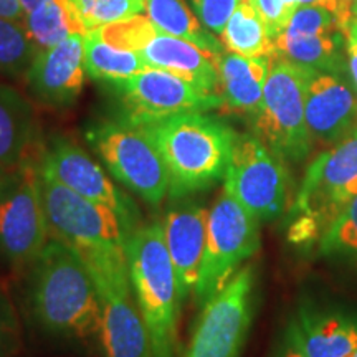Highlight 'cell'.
<instances>
[{
	"instance_id": "cell-14",
	"label": "cell",
	"mask_w": 357,
	"mask_h": 357,
	"mask_svg": "<svg viewBox=\"0 0 357 357\" xmlns=\"http://www.w3.org/2000/svg\"><path fill=\"white\" fill-rule=\"evenodd\" d=\"M40 164L58 182L93 202L113 208L124 223L136 231L141 225V212L128 194L111 181L100 164L78 144L56 136L43 147Z\"/></svg>"
},
{
	"instance_id": "cell-24",
	"label": "cell",
	"mask_w": 357,
	"mask_h": 357,
	"mask_svg": "<svg viewBox=\"0 0 357 357\" xmlns=\"http://www.w3.org/2000/svg\"><path fill=\"white\" fill-rule=\"evenodd\" d=\"M24 25L38 52L63 42L71 35L88 33L73 0H42L25 13Z\"/></svg>"
},
{
	"instance_id": "cell-22",
	"label": "cell",
	"mask_w": 357,
	"mask_h": 357,
	"mask_svg": "<svg viewBox=\"0 0 357 357\" xmlns=\"http://www.w3.org/2000/svg\"><path fill=\"white\" fill-rule=\"evenodd\" d=\"M346 33L342 30L316 35L281 32L275 38V56L316 71H347Z\"/></svg>"
},
{
	"instance_id": "cell-5",
	"label": "cell",
	"mask_w": 357,
	"mask_h": 357,
	"mask_svg": "<svg viewBox=\"0 0 357 357\" xmlns=\"http://www.w3.org/2000/svg\"><path fill=\"white\" fill-rule=\"evenodd\" d=\"M311 68L271 58L263 100L252 121L253 134L284 162L301 164L311 153L305 102Z\"/></svg>"
},
{
	"instance_id": "cell-10",
	"label": "cell",
	"mask_w": 357,
	"mask_h": 357,
	"mask_svg": "<svg viewBox=\"0 0 357 357\" xmlns=\"http://www.w3.org/2000/svg\"><path fill=\"white\" fill-rule=\"evenodd\" d=\"M356 195L357 129L312 159L288 212V222L307 223L321 238L329 223Z\"/></svg>"
},
{
	"instance_id": "cell-36",
	"label": "cell",
	"mask_w": 357,
	"mask_h": 357,
	"mask_svg": "<svg viewBox=\"0 0 357 357\" xmlns=\"http://www.w3.org/2000/svg\"><path fill=\"white\" fill-rule=\"evenodd\" d=\"M0 17L24 22L25 12L19 0H0Z\"/></svg>"
},
{
	"instance_id": "cell-34",
	"label": "cell",
	"mask_w": 357,
	"mask_h": 357,
	"mask_svg": "<svg viewBox=\"0 0 357 357\" xmlns=\"http://www.w3.org/2000/svg\"><path fill=\"white\" fill-rule=\"evenodd\" d=\"M298 3H300V6H318L328 8L329 12H333L334 15L337 17L339 24L342 25L344 32L347 22L354 17L352 15V7H354V3H352L351 0H298Z\"/></svg>"
},
{
	"instance_id": "cell-27",
	"label": "cell",
	"mask_w": 357,
	"mask_h": 357,
	"mask_svg": "<svg viewBox=\"0 0 357 357\" xmlns=\"http://www.w3.org/2000/svg\"><path fill=\"white\" fill-rule=\"evenodd\" d=\"M319 253L328 260L357 270V195L323 231Z\"/></svg>"
},
{
	"instance_id": "cell-15",
	"label": "cell",
	"mask_w": 357,
	"mask_h": 357,
	"mask_svg": "<svg viewBox=\"0 0 357 357\" xmlns=\"http://www.w3.org/2000/svg\"><path fill=\"white\" fill-rule=\"evenodd\" d=\"M305 114L312 142L326 149L357 129V91L347 71L312 70L306 84Z\"/></svg>"
},
{
	"instance_id": "cell-9",
	"label": "cell",
	"mask_w": 357,
	"mask_h": 357,
	"mask_svg": "<svg viewBox=\"0 0 357 357\" xmlns=\"http://www.w3.org/2000/svg\"><path fill=\"white\" fill-rule=\"evenodd\" d=\"M260 220L223 190L207 217V242L194 296L205 305L260 250Z\"/></svg>"
},
{
	"instance_id": "cell-45",
	"label": "cell",
	"mask_w": 357,
	"mask_h": 357,
	"mask_svg": "<svg viewBox=\"0 0 357 357\" xmlns=\"http://www.w3.org/2000/svg\"><path fill=\"white\" fill-rule=\"evenodd\" d=\"M247 2H255V0H247Z\"/></svg>"
},
{
	"instance_id": "cell-4",
	"label": "cell",
	"mask_w": 357,
	"mask_h": 357,
	"mask_svg": "<svg viewBox=\"0 0 357 357\" xmlns=\"http://www.w3.org/2000/svg\"><path fill=\"white\" fill-rule=\"evenodd\" d=\"M40 182L50 238L68 245L79 255H126L134 231L113 208L93 202L58 182L40 164Z\"/></svg>"
},
{
	"instance_id": "cell-39",
	"label": "cell",
	"mask_w": 357,
	"mask_h": 357,
	"mask_svg": "<svg viewBox=\"0 0 357 357\" xmlns=\"http://www.w3.org/2000/svg\"><path fill=\"white\" fill-rule=\"evenodd\" d=\"M19 2H20L22 8H24V12L29 13L30 10H32V8L37 7L38 3L42 2V0H19Z\"/></svg>"
},
{
	"instance_id": "cell-13",
	"label": "cell",
	"mask_w": 357,
	"mask_h": 357,
	"mask_svg": "<svg viewBox=\"0 0 357 357\" xmlns=\"http://www.w3.org/2000/svg\"><path fill=\"white\" fill-rule=\"evenodd\" d=\"M105 84L118 102L119 119L134 126L189 111L222 108L220 95L204 91L169 71L151 66L129 78Z\"/></svg>"
},
{
	"instance_id": "cell-28",
	"label": "cell",
	"mask_w": 357,
	"mask_h": 357,
	"mask_svg": "<svg viewBox=\"0 0 357 357\" xmlns=\"http://www.w3.org/2000/svg\"><path fill=\"white\" fill-rule=\"evenodd\" d=\"M38 50L24 22L0 17V75L22 77L26 73Z\"/></svg>"
},
{
	"instance_id": "cell-38",
	"label": "cell",
	"mask_w": 357,
	"mask_h": 357,
	"mask_svg": "<svg viewBox=\"0 0 357 357\" xmlns=\"http://www.w3.org/2000/svg\"><path fill=\"white\" fill-rule=\"evenodd\" d=\"M346 38L354 45H357V17H352V19L347 22Z\"/></svg>"
},
{
	"instance_id": "cell-26",
	"label": "cell",
	"mask_w": 357,
	"mask_h": 357,
	"mask_svg": "<svg viewBox=\"0 0 357 357\" xmlns=\"http://www.w3.org/2000/svg\"><path fill=\"white\" fill-rule=\"evenodd\" d=\"M147 63L139 52L119 50L102 42L89 30L84 35V70L95 82L109 83L124 79L146 70Z\"/></svg>"
},
{
	"instance_id": "cell-25",
	"label": "cell",
	"mask_w": 357,
	"mask_h": 357,
	"mask_svg": "<svg viewBox=\"0 0 357 357\" xmlns=\"http://www.w3.org/2000/svg\"><path fill=\"white\" fill-rule=\"evenodd\" d=\"M220 42L227 52L242 56H275V40L258 12L255 2L240 0L220 33Z\"/></svg>"
},
{
	"instance_id": "cell-32",
	"label": "cell",
	"mask_w": 357,
	"mask_h": 357,
	"mask_svg": "<svg viewBox=\"0 0 357 357\" xmlns=\"http://www.w3.org/2000/svg\"><path fill=\"white\" fill-rule=\"evenodd\" d=\"M22 346L19 316L10 296L0 288V357H15Z\"/></svg>"
},
{
	"instance_id": "cell-40",
	"label": "cell",
	"mask_w": 357,
	"mask_h": 357,
	"mask_svg": "<svg viewBox=\"0 0 357 357\" xmlns=\"http://www.w3.org/2000/svg\"><path fill=\"white\" fill-rule=\"evenodd\" d=\"M281 2H283V6H284V8H287V12L289 13V15H293V12L296 10L298 6H300V3H298V0H281Z\"/></svg>"
},
{
	"instance_id": "cell-43",
	"label": "cell",
	"mask_w": 357,
	"mask_h": 357,
	"mask_svg": "<svg viewBox=\"0 0 357 357\" xmlns=\"http://www.w3.org/2000/svg\"><path fill=\"white\" fill-rule=\"evenodd\" d=\"M349 357H357V349H356V351H354V352H352V354H351V356H349Z\"/></svg>"
},
{
	"instance_id": "cell-7",
	"label": "cell",
	"mask_w": 357,
	"mask_h": 357,
	"mask_svg": "<svg viewBox=\"0 0 357 357\" xmlns=\"http://www.w3.org/2000/svg\"><path fill=\"white\" fill-rule=\"evenodd\" d=\"M84 137L119 184L151 207L162 204L169 195L167 169L144 129L118 118L93 124Z\"/></svg>"
},
{
	"instance_id": "cell-33",
	"label": "cell",
	"mask_w": 357,
	"mask_h": 357,
	"mask_svg": "<svg viewBox=\"0 0 357 357\" xmlns=\"http://www.w3.org/2000/svg\"><path fill=\"white\" fill-rule=\"evenodd\" d=\"M205 29L220 35L240 0H185Z\"/></svg>"
},
{
	"instance_id": "cell-23",
	"label": "cell",
	"mask_w": 357,
	"mask_h": 357,
	"mask_svg": "<svg viewBox=\"0 0 357 357\" xmlns=\"http://www.w3.org/2000/svg\"><path fill=\"white\" fill-rule=\"evenodd\" d=\"M144 12L159 33L184 38L215 58L225 52L220 40L200 24L185 0H144Z\"/></svg>"
},
{
	"instance_id": "cell-18",
	"label": "cell",
	"mask_w": 357,
	"mask_h": 357,
	"mask_svg": "<svg viewBox=\"0 0 357 357\" xmlns=\"http://www.w3.org/2000/svg\"><path fill=\"white\" fill-rule=\"evenodd\" d=\"M289 328L310 357H349L357 349V307L303 301Z\"/></svg>"
},
{
	"instance_id": "cell-11",
	"label": "cell",
	"mask_w": 357,
	"mask_h": 357,
	"mask_svg": "<svg viewBox=\"0 0 357 357\" xmlns=\"http://www.w3.org/2000/svg\"><path fill=\"white\" fill-rule=\"evenodd\" d=\"M223 190L260 222H273L287 211L289 192L287 162L253 132H236L223 177Z\"/></svg>"
},
{
	"instance_id": "cell-8",
	"label": "cell",
	"mask_w": 357,
	"mask_h": 357,
	"mask_svg": "<svg viewBox=\"0 0 357 357\" xmlns=\"http://www.w3.org/2000/svg\"><path fill=\"white\" fill-rule=\"evenodd\" d=\"M40 158L0 177V261L12 266L30 265L50 238Z\"/></svg>"
},
{
	"instance_id": "cell-20",
	"label": "cell",
	"mask_w": 357,
	"mask_h": 357,
	"mask_svg": "<svg viewBox=\"0 0 357 357\" xmlns=\"http://www.w3.org/2000/svg\"><path fill=\"white\" fill-rule=\"evenodd\" d=\"M270 66L271 58L268 56L252 58L223 52L217 61L222 109L252 119L261 105Z\"/></svg>"
},
{
	"instance_id": "cell-41",
	"label": "cell",
	"mask_w": 357,
	"mask_h": 357,
	"mask_svg": "<svg viewBox=\"0 0 357 357\" xmlns=\"http://www.w3.org/2000/svg\"><path fill=\"white\" fill-rule=\"evenodd\" d=\"M352 15L357 17V3H354V7H352Z\"/></svg>"
},
{
	"instance_id": "cell-37",
	"label": "cell",
	"mask_w": 357,
	"mask_h": 357,
	"mask_svg": "<svg viewBox=\"0 0 357 357\" xmlns=\"http://www.w3.org/2000/svg\"><path fill=\"white\" fill-rule=\"evenodd\" d=\"M346 53H347V73H349L351 82H352V84H354V88L357 91V45H354L347 40Z\"/></svg>"
},
{
	"instance_id": "cell-29",
	"label": "cell",
	"mask_w": 357,
	"mask_h": 357,
	"mask_svg": "<svg viewBox=\"0 0 357 357\" xmlns=\"http://www.w3.org/2000/svg\"><path fill=\"white\" fill-rule=\"evenodd\" d=\"M102 42L109 43L111 47L128 52H142L146 45L158 35L153 22L147 15L136 13L128 19L113 22L100 29L93 30Z\"/></svg>"
},
{
	"instance_id": "cell-6",
	"label": "cell",
	"mask_w": 357,
	"mask_h": 357,
	"mask_svg": "<svg viewBox=\"0 0 357 357\" xmlns=\"http://www.w3.org/2000/svg\"><path fill=\"white\" fill-rule=\"evenodd\" d=\"M95 280L101 305L102 357H153L149 333L134 298L126 255H82Z\"/></svg>"
},
{
	"instance_id": "cell-16",
	"label": "cell",
	"mask_w": 357,
	"mask_h": 357,
	"mask_svg": "<svg viewBox=\"0 0 357 357\" xmlns=\"http://www.w3.org/2000/svg\"><path fill=\"white\" fill-rule=\"evenodd\" d=\"M30 93L52 108H68L82 96L84 70V35H71L63 42L40 50L25 73Z\"/></svg>"
},
{
	"instance_id": "cell-2",
	"label": "cell",
	"mask_w": 357,
	"mask_h": 357,
	"mask_svg": "<svg viewBox=\"0 0 357 357\" xmlns=\"http://www.w3.org/2000/svg\"><path fill=\"white\" fill-rule=\"evenodd\" d=\"M158 147L169 176V197L187 199L225 177L236 132L208 111H189L139 126Z\"/></svg>"
},
{
	"instance_id": "cell-44",
	"label": "cell",
	"mask_w": 357,
	"mask_h": 357,
	"mask_svg": "<svg viewBox=\"0 0 357 357\" xmlns=\"http://www.w3.org/2000/svg\"><path fill=\"white\" fill-rule=\"evenodd\" d=\"M351 2H352V3H357V0H351Z\"/></svg>"
},
{
	"instance_id": "cell-1",
	"label": "cell",
	"mask_w": 357,
	"mask_h": 357,
	"mask_svg": "<svg viewBox=\"0 0 357 357\" xmlns=\"http://www.w3.org/2000/svg\"><path fill=\"white\" fill-rule=\"evenodd\" d=\"M26 300L45 334L70 341L100 337L101 305L86 263L73 248L48 240L30 263Z\"/></svg>"
},
{
	"instance_id": "cell-3",
	"label": "cell",
	"mask_w": 357,
	"mask_h": 357,
	"mask_svg": "<svg viewBox=\"0 0 357 357\" xmlns=\"http://www.w3.org/2000/svg\"><path fill=\"white\" fill-rule=\"evenodd\" d=\"M131 287L149 333L153 357H176L181 296L162 223H141L128 242Z\"/></svg>"
},
{
	"instance_id": "cell-17",
	"label": "cell",
	"mask_w": 357,
	"mask_h": 357,
	"mask_svg": "<svg viewBox=\"0 0 357 357\" xmlns=\"http://www.w3.org/2000/svg\"><path fill=\"white\" fill-rule=\"evenodd\" d=\"M207 217L202 205L187 197L174 200L160 222L182 303L197 287L207 242Z\"/></svg>"
},
{
	"instance_id": "cell-21",
	"label": "cell",
	"mask_w": 357,
	"mask_h": 357,
	"mask_svg": "<svg viewBox=\"0 0 357 357\" xmlns=\"http://www.w3.org/2000/svg\"><path fill=\"white\" fill-rule=\"evenodd\" d=\"M141 55L151 68L169 71L204 91L218 95V58L197 45L172 35L158 33L146 45Z\"/></svg>"
},
{
	"instance_id": "cell-31",
	"label": "cell",
	"mask_w": 357,
	"mask_h": 357,
	"mask_svg": "<svg viewBox=\"0 0 357 357\" xmlns=\"http://www.w3.org/2000/svg\"><path fill=\"white\" fill-rule=\"evenodd\" d=\"M331 30H342L337 17L328 8L318 6H300L293 12L287 29L283 32L296 35H316L331 32ZM346 33V32H344Z\"/></svg>"
},
{
	"instance_id": "cell-19",
	"label": "cell",
	"mask_w": 357,
	"mask_h": 357,
	"mask_svg": "<svg viewBox=\"0 0 357 357\" xmlns=\"http://www.w3.org/2000/svg\"><path fill=\"white\" fill-rule=\"evenodd\" d=\"M43 147L33 106L15 88L0 83V166L19 167L40 158Z\"/></svg>"
},
{
	"instance_id": "cell-35",
	"label": "cell",
	"mask_w": 357,
	"mask_h": 357,
	"mask_svg": "<svg viewBox=\"0 0 357 357\" xmlns=\"http://www.w3.org/2000/svg\"><path fill=\"white\" fill-rule=\"evenodd\" d=\"M271 357H310L306 351L303 349L300 342H298L296 336H294L293 329L287 326L284 333L281 334L278 344H276L273 356Z\"/></svg>"
},
{
	"instance_id": "cell-30",
	"label": "cell",
	"mask_w": 357,
	"mask_h": 357,
	"mask_svg": "<svg viewBox=\"0 0 357 357\" xmlns=\"http://www.w3.org/2000/svg\"><path fill=\"white\" fill-rule=\"evenodd\" d=\"M73 2L88 32L144 12V0H73Z\"/></svg>"
},
{
	"instance_id": "cell-42",
	"label": "cell",
	"mask_w": 357,
	"mask_h": 357,
	"mask_svg": "<svg viewBox=\"0 0 357 357\" xmlns=\"http://www.w3.org/2000/svg\"><path fill=\"white\" fill-rule=\"evenodd\" d=\"M3 172H6V169H3L2 166H0V177H2V174H3Z\"/></svg>"
},
{
	"instance_id": "cell-12",
	"label": "cell",
	"mask_w": 357,
	"mask_h": 357,
	"mask_svg": "<svg viewBox=\"0 0 357 357\" xmlns=\"http://www.w3.org/2000/svg\"><path fill=\"white\" fill-rule=\"evenodd\" d=\"M255 266L247 265L204 305L181 357H240L255 314Z\"/></svg>"
}]
</instances>
